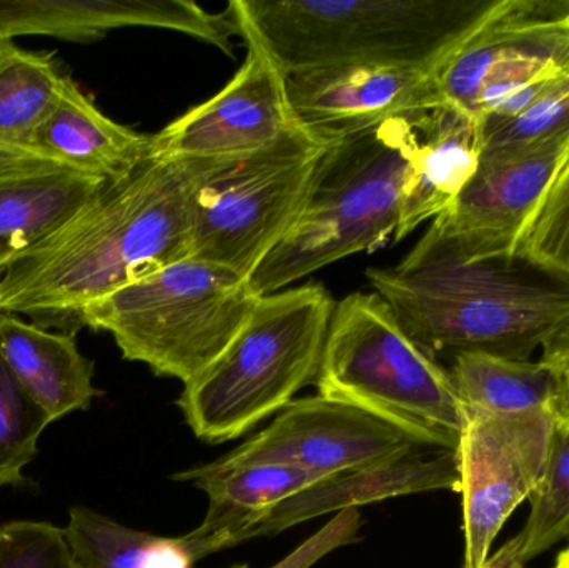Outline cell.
Returning a JSON list of instances; mask_svg holds the SVG:
<instances>
[{
	"instance_id": "obj_11",
	"label": "cell",
	"mask_w": 569,
	"mask_h": 568,
	"mask_svg": "<svg viewBox=\"0 0 569 568\" xmlns=\"http://www.w3.org/2000/svg\"><path fill=\"white\" fill-rule=\"evenodd\" d=\"M240 37L246 40L247 57L239 72L212 99L150 136V159L250 156L273 146L300 126L282 66L242 23Z\"/></svg>"
},
{
	"instance_id": "obj_8",
	"label": "cell",
	"mask_w": 569,
	"mask_h": 568,
	"mask_svg": "<svg viewBox=\"0 0 569 568\" xmlns=\"http://www.w3.org/2000/svg\"><path fill=\"white\" fill-rule=\"evenodd\" d=\"M335 140L300 123L260 152L219 159L193 199L190 259L250 280L293 229Z\"/></svg>"
},
{
	"instance_id": "obj_15",
	"label": "cell",
	"mask_w": 569,
	"mask_h": 568,
	"mask_svg": "<svg viewBox=\"0 0 569 568\" xmlns=\"http://www.w3.org/2000/svg\"><path fill=\"white\" fill-rule=\"evenodd\" d=\"M123 27L176 30L227 56L233 53V37H240L230 6L213 13L187 0H0V40L50 36L89 42Z\"/></svg>"
},
{
	"instance_id": "obj_26",
	"label": "cell",
	"mask_w": 569,
	"mask_h": 568,
	"mask_svg": "<svg viewBox=\"0 0 569 568\" xmlns=\"http://www.w3.org/2000/svg\"><path fill=\"white\" fill-rule=\"evenodd\" d=\"M530 516L515 536L525 564L569 537V432L557 427L547 469L530 497Z\"/></svg>"
},
{
	"instance_id": "obj_20",
	"label": "cell",
	"mask_w": 569,
	"mask_h": 568,
	"mask_svg": "<svg viewBox=\"0 0 569 568\" xmlns=\"http://www.w3.org/2000/svg\"><path fill=\"white\" fill-rule=\"evenodd\" d=\"M480 157V120L447 102L427 110L393 239L403 240L451 207L477 172Z\"/></svg>"
},
{
	"instance_id": "obj_16",
	"label": "cell",
	"mask_w": 569,
	"mask_h": 568,
	"mask_svg": "<svg viewBox=\"0 0 569 568\" xmlns=\"http://www.w3.org/2000/svg\"><path fill=\"white\" fill-rule=\"evenodd\" d=\"M458 489L460 477L455 452L437 450L430 456L427 449H421L383 466L337 474L307 487L250 526L239 537V544L279 536L283 530L325 514H340L411 494L458 492Z\"/></svg>"
},
{
	"instance_id": "obj_17",
	"label": "cell",
	"mask_w": 569,
	"mask_h": 568,
	"mask_svg": "<svg viewBox=\"0 0 569 568\" xmlns=\"http://www.w3.org/2000/svg\"><path fill=\"white\" fill-rule=\"evenodd\" d=\"M106 183L26 147H0V262L42 242Z\"/></svg>"
},
{
	"instance_id": "obj_29",
	"label": "cell",
	"mask_w": 569,
	"mask_h": 568,
	"mask_svg": "<svg viewBox=\"0 0 569 568\" xmlns=\"http://www.w3.org/2000/svg\"><path fill=\"white\" fill-rule=\"evenodd\" d=\"M0 568H77L60 527L16 520L0 527Z\"/></svg>"
},
{
	"instance_id": "obj_2",
	"label": "cell",
	"mask_w": 569,
	"mask_h": 568,
	"mask_svg": "<svg viewBox=\"0 0 569 568\" xmlns=\"http://www.w3.org/2000/svg\"><path fill=\"white\" fill-rule=\"evenodd\" d=\"M370 286L431 356L487 352L531 360L569 332V282L518 257L470 259L431 230Z\"/></svg>"
},
{
	"instance_id": "obj_32",
	"label": "cell",
	"mask_w": 569,
	"mask_h": 568,
	"mask_svg": "<svg viewBox=\"0 0 569 568\" xmlns=\"http://www.w3.org/2000/svg\"><path fill=\"white\" fill-rule=\"evenodd\" d=\"M146 568H193V559L179 537H159Z\"/></svg>"
},
{
	"instance_id": "obj_13",
	"label": "cell",
	"mask_w": 569,
	"mask_h": 568,
	"mask_svg": "<svg viewBox=\"0 0 569 568\" xmlns=\"http://www.w3.org/2000/svg\"><path fill=\"white\" fill-rule=\"evenodd\" d=\"M569 146V127L518 149L481 152L477 172L428 230L470 259L513 257L518 236Z\"/></svg>"
},
{
	"instance_id": "obj_33",
	"label": "cell",
	"mask_w": 569,
	"mask_h": 568,
	"mask_svg": "<svg viewBox=\"0 0 569 568\" xmlns=\"http://www.w3.org/2000/svg\"><path fill=\"white\" fill-rule=\"evenodd\" d=\"M478 568H527V564L521 560L520 549H518L517 539L513 537L497 552H491Z\"/></svg>"
},
{
	"instance_id": "obj_31",
	"label": "cell",
	"mask_w": 569,
	"mask_h": 568,
	"mask_svg": "<svg viewBox=\"0 0 569 568\" xmlns=\"http://www.w3.org/2000/svg\"><path fill=\"white\" fill-rule=\"evenodd\" d=\"M540 360L550 367L555 377L553 412L557 427L569 432V332L541 352Z\"/></svg>"
},
{
	"instance_id": "obj_22",
	"label": "cell",
	"mask_w": 569,
	"mask_h": 568,
	"mask_svg": "<svg viewBox=\"0 0 569 568\" xmlns=\"http://www.w3.org/2000/svg\"><path fill=\"white\" fill-rule=\"evenodd\" d=\"M465 417L551 410L555 377L543 360L458 352L448 370Z\"/></svg>"
},
{
	"instance_id": "obj_3",
	"label": "cell",
	"mask_w": 569,
	"mask_h": 568,
	"mask_svg": "<svg viewBox=\"0 0 569 568\" xmlns=\"http://www.w3.org/2000/svg\"><path fill=\"white\" fill-rule=\"evenodd\" d=\"M497 0H232L284 73L338 66L437 72Z\"/></svg>"
},
{
	"instance_id": "obj_36",
	"label": "cell",
	"mask_w": 569,
	"mask_h": 568,
	"mask_svg": "<svg viewBox=\"0 0 569 568\" xmlns=\"http://www.w3.org/2000/svg\"><path fill=\"white\" fill-rule=\"evenodd\" d=\"M236 568H249V567H246V566H239V567H236Z\"/></svg>"
},
{
	"instance_id": "obj_25",
	"label": "cell",
	"mask_w": 569,
	"mask_h": 568,
	"mask_svg": "<svg viewBox=\"0 0 569 568\" xmlns=\"http://www.w3.org/2000/svg\"><path fill=\"white\" fill-rule=\"evenodd\" d=\"M63 534L77 568H146L159 540L82 506L70 509Z\"/></svg>"
},
{
	"instance_id": "obj_12",
	"label": "cell",
	"mask_w": 569,
	"mask_h": 568,
	"mask_svg": "<svg viewBox=\"0 0 569 568\" xmlns=\"http://www.w3.org/2000/svg\"><path fill=\"white\" fill-rule=\"evenodd\" d=\"M421 449L407 434L373 413L315 396L288 403L267 429L216 464H283L337 476L383 466Z\"/></svg>"
},
{
	"instance_id": "obj_6",
	"label": "cell",
	"mask_w": 569,
	"mask_h": 568,
	"mask_svg": "<svg viewBox=\"0 0 569 568\" xmlns=\"http://www.w3.org/2000/svg\"><path fill=\"white\" fill-rule=\"evenodd\" d=\"M315 383L318 396L373 413L423 449L455 452L467 423L450 372L375 292L335 303Z\"/></svg>"
},
{
	"instance_id": "obj_24",
	"label": "cell",
	"mask_w": 569,
	"mask_h": 568,
	"mask_svg": "<svg viewBox=\"0 0 569 568\" xmlns=\"http://www.w3.org/2000/svg\"><path fill=\"white\" fill-rule=\"evenodd\" d=\"M513 256L569 282V146L525 222Z\"/></svg>"
},
{
	"instance_id": "obj_14",
	"label": "cell",
	"mask_w": 569,
	"mask_h": 568,
	"mask_svg": "<svg viewBox=\"0 0 569 568\" xmlns=\"http://www.w3.org/2000/svg\"><path fill=\"white\" fill-rule=\"evenodd\" d=\"M298 122L340 139L445 103L433 72L408 67L338 66L288 73Z\"/></svg>"
},
{
	"instance_id": "obj_4",
	"label": "cell",
	"mask_w": 569,
	"mask_h": 568,
	"mask_svg": "<svg viewBox=\"0 0 569 568\" xmlns=\"http://www.w3.org/2000/svg\"><path fill=\"white\" fill-rule=\"evenodd\" d=\"M425 112L340 137L328 147L293 229L250 276L257 296L280 292L395 237Z\"/></svg>"
},
{
	"instance_id": "obj_23",
	"label": "cell",
	"mask_w": 569,
	"mask_h": 568,
	"mask_svg": "<svg viewBox=\"0 0 569 568\" xmlns=\"http://www.w3.org/2000/svg\"><path fill=\"white\" fill-rule=\"evenodd\" d=\"M66 76L50 53L0 40V147H29L56 107Z\"/></svg>"
},
{
	"instance_id": "obj_7",
	"label": "cell",
	"mask_w": 569,
	"mask_h": 568,
	"mask_svg": "<svg viewBox=\"0 0 569 568\" xmlns=\"http://www.w3.org/2000/svg\"><path fill=\"white\" fill-rule=\"evenodd\" d=\"M259 297L247 277L189 257L90 303L77 327L110 333L123 359L186 386L226 352Z\"/></svg>"
},
{
	"instance_id": "obj_28",
	"label": "cell",
	"mask_w": 569,
	"mask_h": 568,
	"mask_svg": "<svg viewBox=\"0 0 569 568\" xmlns=\"http://www.w3.org/2000/svg\"><path fill=\"white\" fill-rule=\"evenodd\" d=\"M480 123L481 152L531 146L568 129L569 73L551 82L517 116Z\"/></svg>"
},
{
	"instance_id": "obj_9",
	"label": "cell",
	"mask_w": 569,
	"mask_h": 568,
	"mask_svg": "<svg viewBox=\"0 0 569 568\" xmlns=\"http://www.w3.org/2000/svg\"><path fill=\"white\" fill-rule=\"evenodd\" d=\"M569 73V0H497L435 72L443 100L480 120L517 116Z\"/></svg>"
},
{
	"instance_id": "obj_34",
	"label": "cell",
	"mask_w": 569,
	"mask_h": 568,
	"mask_svg": "<svg viewBox=\"0 0 569 568\" xmlns=\"http://www.w3.org/2000/svg\"><path fill=\"white\" fill-rule=\"evenodd\" d=\"M553 568H569V546L567 549L561 550L560 556L557 557Z\"/></svg>"
},
{
	"instance_id": "obj_18",
	"label": "cell",
	"mask_w": 569,
	"mask_h": 568,
	"mask_svg": "<svg viewBox=\"0 0 569 568\" xmlns=\"http://www.w3.org/2000/svg\"><path fill=\"white\" fill-rule=\"evenodd\" d=\"M330 476L283 464H247L220 467L216 462L177 474L173 479L193 482L209 497L206 519L179 537L193 562L239 546V537L267 512Z\"/></svg>"
},
{
	"instance_id": "obj_21",
	"label": "cell",
	"mask_w": 569,
	"mask_h": 568,
	"mask_svg": "<svg viewBox=\"0 0 569 568\" xmlns=\"http://www.w3.org/2000/svg\"><path fill=\"white\" fill-rule=\"evenodd\" d=\"M0 356L50 422L89 409L100 396L93 362L80 352L76 333L53 332L0 312Z\"/></svg>"
},
{
	"instance_id": "obj_35",
	"label": "cell",
	"mask_w": 569,
	"mask_h": 568,
	"mask_svg": "<svg viewBox=\"0 0 569 568\" xmlns=\"http://www.w3.org/2000/svg\"><path fill=\"white\" fill-rule=\"evenodd\" d=\"M3 270H6V266H3L2 262H0V276H2Z\"/></svg>"
},
{
	"instance_id": "obj_19",
	"label": "cell",
	"mask_w": 569,
	"mask_h": 568,
	"mask_svg": "<svg viewBox=\"0 0 569 568\" xmlns=\"http://www.w3.org/2000/svg\"><path fill=\"white\" fill-rule=\"evenodd\" d=\"M27 149L112 183L126 179L149 159L150 136L100 112L76 80L66 76L56 107Z\"/></svg>"
},
{
	"instance_id": "obj_1",
	"label": "cell",
	"mask_w": 569,
	"mask_h": 568,
	"mask_svg": "<svg viewBox=\"0 0 569 568\" xmlns=\"http://www.w3.org/2000/svg\"><path fill=\"white\" fill-rule=\"evenodd\" d=\"M219 159H147L0 276V312L76 333L90 303L189 259L197 190Z\"/></svg>"
},
{
	"instance_id": "obj_27",
	"label": "cell",
	"mask_w": 569,
	"mask_h": 568,
	"mask_svg": "<svg viewBox=\"0 0 569 568\" xmlns=\"http://www.w3.org/2000/svg\"><path fill=\"white\" fill-rule=\"evenodd\" d=\"M50 419L27 396L0 356V489L26 486V467L39 452Z\"/></svg>"
},
{
	"instance_id": "obj_5",
	"label": "cell",
	"mask_w": 569,
	"mask_h": 568,
	"mask_svg": "<svg viewBox=\"0 0 569 568\" xmlns=\"http://www.w3.org/2000/svg\"><path fill=\"white\" fill-rule=\"evenodd\" d=\"M335 300L321 283L260 296L239 336L177 400L197 439L229 442L317 380Z\"/></svg>"
},
{
	"instance_id": "obj_10",
	"label": "cell",
	"mask_w": 569,
	"mask_h": 568,
	"mask_svg": "<svg viewBox=\"0 0 569 568\" xmlns=\"http://www.w3.org/2000/svg\"><path fill=\"white\" fill-rule=\"evenodd\" d=\"M557 420L551 410L467 417L455 459L463 507V568H478L547 469Z\"/></svg>"
},
{
	"instance_id": "obj_30",
	"label": "cell",
	"mask_w": 569,
	"mask_h": 568,
	"mask_svg": "<svg viewBox=\"0 0 569 568\" xmlns=\"http://www.w3.org/2000/svg\"><path fill=\"white\" fill-rule=\"evenodd\" d=\"M360 526L361 517L358 509L343 510L330 520L325 529L315 534L303 546L298 547L287 559L272 568H310L331 550L353 542Z\"/></svg>"
}]
</instances>
